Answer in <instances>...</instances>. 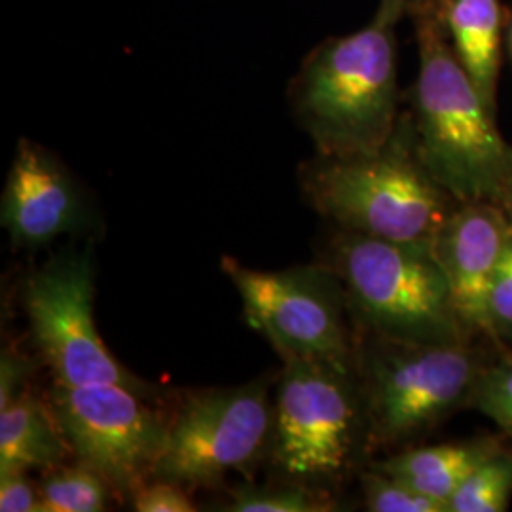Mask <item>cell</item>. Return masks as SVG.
<instances>
[{"label":"cell","instance_id":"cell-1","mask_svg":"<svg viewBox=\"0 0 512 512\" xmlns=\"http://www.w3.org/2000/svg\"><path fill=\"white\" fill-rule=\"evenodd\" d=\"M420 73L412 137L421 164L461 203H497L512 173V148L475 82L444 37L440 14L418 19Z\"/></svg>","mask_w":512,"mask_h":512},{"label":"cell","instance_id":"cell-2","mask_svg":"<svg viewBox=\"0 0 512 512\" xmlns=\"http://www.w3.org/2000/svg\"><path fill=\"white\" fill-rule=\"evenodd\" d=\"M393 21L374 16L357 33L311 52L294 80V112L319 156L384 148L397 129V42Z\"/></svg>","mask_w":512,"mask_h":512},{"label":"cell","instance_id":"cell-3","mask_svg":"<svg viewBox=\"0 0 512 512\" xmlns=\"http://www.w3.org/2000/svg\"><path fill=\"white\" fill-rule=\"evenodd\" d=\"M302 186L323 217L372 238L435 241L454 213V198L421 164L408 124L376 152L319 156L302 171Z\"/></svg>","mask_w":512,"mask_h":512},{"label":"cell","instance_id":"cell-4","mask_svg":"<svg viewBox=\"0 0 512 512\" xmlns=\"http://www.w3.org/2000/svg\"><path fill=\"white\" fill-rule=\"evenodd\" d=\"M330 270L382 340L416 346L463 344L465 329L433 241H391L348 232L332 245Z\"/></svg>","mask_w":512,"mask_h":512},{"label":"cell","instance_id":"cell-5","mask_svg":"<svg viewBox=\"0 0 512 512\" xmlns=\"http://www.w3.org/2000/svg\"><path fill=\"white\" fill-rule=\"evenodd\" d=\"M274 408V463L291 482L329 484L348 471L357 404L348 366L289 357Z\"/></svg>","mask_w":512,"mask_h":512},{"label":"cell","instance_id":"cell-6","mask_svg":"<svg viewBox=\"0 0 512 512\" xmlns=\"http://www.w3.org/2000/svg\"><path fill=\"white\" fill-rule=\"evenodd\" d=\"M126 385L55 384L50 406L78 463L124 495L154 478L169 423Z\"/></svg>","mask_w":512,"mask_h":512},{"label":"cell","instance_id":"cell-7","mask_svg":"<svg viewBox=\"0 0 512 512\" xmlns=\"http://www.w3.org/2000/svg\"><path fill=\"white\" fill-rule=\"evenodd\" d=\"M220 268L236 285L249 325L266 336L283 359L349 365L351 342L342 313L340 279L330 268L260 272L232 256H222Z\"/></svg>","mask_w":512,"mask_h":512},{"label":"cell","instance_id":"cell-8","mask_svg":"<svg viewBox=\"0 0 512 512\" xmlns=\"http://www.w3.org/2000/svg\"><path fill=\"white\" fill-rule=\"evenodd\" d=\"M272 429L274 410L264 382L192 393L169 423L154 478L179 486L217 482L251 463Z\"/></svg>","mask_w":512,"mask_h":512},{"label":"cell","instance_id":"cell-9","mask_svg":"<svg viewBox=\"0 0 512 512\" xmlns=\"http://www.w3.org/2000/svg\"><path fill=\"white\" fill-rule=\"evenodd\" d=\"M33 338L57 384L126 385L145 395L147 385L120 365L93 323L90 255H61L31 275L23 291Z\"/></svg>","mask_w":512,"mask_h":512},{"label":"cell","instance_id":"cell-10","mask_svg":"<svg viewBox=\"0 0 512 512\" xmlns=\"http://www.w3.org/2000/svg\"><path fill=\"white\" fill-rule=\"evenodd\" d=\"M384 342L366 368L368 416L380 439L414 437L471 395L478 372L463 344Z\"/></svg>","mask_w":512,"mask_h":512},{"label":"cell","instance_id":"cell-11","mask_svg":"<svg viewBox=\"0 0 512 512\" xmlns=\"http://www.w3.org/2000/svg\"><path fill=\"white\" fill-rule=\"evenodd\" d=\"M511 234V220L497 203H463L433 241L465 332L495 334L490 291Z\"/></svg>","mask_w":512,"mask_h":512},{"label":"cell","instance_id":"cell-12","mask_svg":"<svg viewBox=\"0 0 512 512\" xmlns=\"http://www.w3.org/2000/svg\"><path fill=\"white\" fill-rule=\"evenodd\" d=\"M82 219L69 173L44 148L21 139L2 194L0 220L19 245H44Z\"/></svg>","mask_w":512,"mask_h":512},{"label":"cell","instance_id":"cell-13","mask_svg":"<svg viewBox=\"0 0 512 512\" xmlns=\"http://www.w3.org/2000/svg\"><path fill=\"white\" fill-rule=\"evenodd\" d=\"M439 14L459 63L475 82L486 105L495 110L501 65V2L444 0Z\"/></svg>","mask_w":512,"mask_h":512},{"label":"cell","instance_id":"cell-14","mask_svg":"<svg viewBox=\"0 0 512 512\" xmlns=\"http://www.w3.org/2000/svg\"><path fill=\"white\" fill-rule=\"evenodd\" d=\"M71 454L50 404L31 395L0 410V473L50 469Z\"/></svg>","mask_w":512,"mask_h":512},{"label":"cell","instance_id":"cell-15","mask_svg":"<svg viewBox=\"0 0 512 512\" xmlns=\"http://www.w3.org/2000/svg\"><path fill=\"white\" fill-rule=\"evenodd\" d=\"M484 442L440 444L433 448H418L387 459L380 471L410 484L421 494L439 499L448 505L459 484L486 458L494 454Z\"/></svg>","mask_w":512,"mask_h":512},{"label":"cell","instance_id":"cell-16","mask_svg":"<svg viewBox=\"0 0 512 512\" xmlns=\"http://www.w3.org/2000/svg\"><path fill=\"white\" fill-rule=\"evenodd\" d=\"M110 484L90 467L57 469L40 484V512H99L109 505Z\"/></svg>","mask_w":512,"mask_h":512},{"label":"cell","instance_id":"cell-17","mask_svg":"<svg viewBox=\"0 0 512 512\" xmlns=\"http://www.w3.org/2000/svg\"><path fill=\"white\" fill-rule=\"evenodd\" d=\"M512 497V456L494 452L469 473L450 499V512H501Z\"/></svg>","mask_w":512,"mask_h":512},{"label":"cell","instance_id":"cell-18","mask_svg":"<svg viewBox=\"0 0 512 512\" xmlns=\"http://www.w3.org/2000/svg\"><path fill=\"white\" fill-rule=\"evenodd\" d=\"M332 507L308 486L291 482L289 486H241L232 492V512H325Z\"/></svg>","mask_w":512,"mask_h":512},{"label":"cell","instance_id":"cell-19","mask_svg":"<svg viewBox=\"0 0 512 512\" xmlns=\"http://www.w3.org/2000/svg\"><path fill=\"white\" fill-rule=\"evenodd\" d=\"M365 499L372 512H450L439 499L421 494L404 480L387 473L365 476Z\"/></svg>","mask_w":512,"mask_h":512},{"label":"cell","instance_id":"cell-20","mask_svg":"<svg viewBox=\"0 0 512 512\" xmlns=\"http://www.w3.org/2000/svg\"><path fill=\"white\" fill-rule=\"evenodd\" d=\"M471 399L512 439V359L478 374Z\"/></svg>","mask_w":512,"mask_h":512},{"label":"cell","instance_id":"cell-21","mask_svg":"<svg viewBox=\"0 0 512 512\" xmlns=\"http://www.w3.org/2000/svg\"><path fill=\"white\" fill-rule=\"evenodd\" d=\"M133 509L139 512H192L196 511L190 497L175 482L154 478L152 484H145L137 490Z\"/></svg>","mask_w":512,"mask_h":512},{"label":"cell","instance_id":"cell-22","mask_svg":"<svg viewBox=\"0 0 512 512\" xmlns=\"http://www.w3.org/2000/svg\"><path fill=\"white\" fill-rule=\"evenodd\" d=\"M490 315L497 330H512V234L495 270L490 291Z\"/></svg>","mask_w":512,"mask_h":512},{"label":"cell","instance_id":"cell-23","mask_svg":"<svg viewBox=\"0 0 512 512\" xmlns=\"http://www.w3.org/2000/svg\"><path fill=\"white\" fill-rule=\"evenodd\" d=\"M35 361L27 355L4 349L0 357V410L16 403L23 393V387L35 372Z\"/></svg>","mask_w":512,"mask_h":512},{"label":"cell","instance_id":"cell-24","mask_svg":"<svg viewBox=\"0 0 512 512\" xmlns=\"http://www.w3.org/2000/svg\"><path fill=\"white\" fill-rule=\"evenodd\" d=\"M0 511L40 512V494L23 471L0 473Z\"/></svg>","mask_w":512,"mask_h":512},{"label":"cell","instance_id":"cell-25","mask_svg":"<svg viewBox=\"0 0 512 512\" xmlns=\"http://www.w3.org/2000/svg\"><path fill=\"white\" fill-rule=\"evenodd\" d=\"M444 0H380L378 16L397 23L404 16L420 19L439 14Z\"/></svg>","mask_w":512,"mask_h":512},{"label":"cell","instance_id":"cell-26","mask_svg":"<svg viewBox=\"0 0 512 512\" xmlns=\"http://www.w3.org/2000/svg\"><path fill=\"white\" fill-rule=\"evenodd\" d=\"M501 207H503V211L507 213V217L511 219L512 224V173L511 179H509V183H507V188H505L503 200H501Z\"/></svg>","mask_w":512,"mask_h":512}]
</instances>
